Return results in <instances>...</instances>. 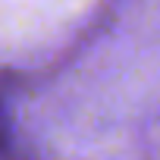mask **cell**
Here are the masks:
<instances>
[{
	"mask_svg": "<svg viewBox=\"0 0 160 160\" xmlns=\"http://www.w3.org/2000/svg\"><path fill=\"white\" fill-rule=\"evenodd\" d=\"M7 160H22V157H13V154H7Z\"/></svg>",
	"mask_w": 160,
	"mask_h": 160,
	"instance_id": "cell-1",
	"label": "cell"
}]
</instances>
